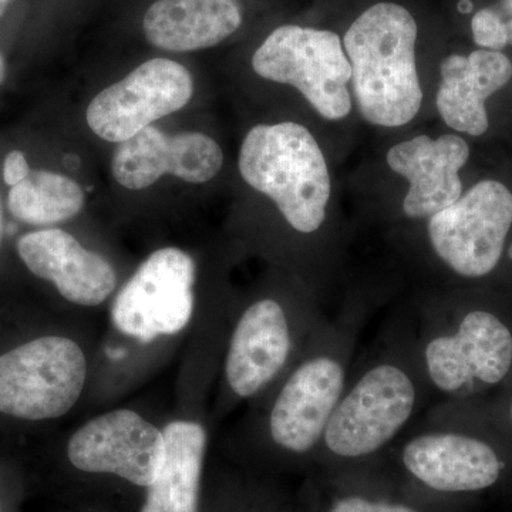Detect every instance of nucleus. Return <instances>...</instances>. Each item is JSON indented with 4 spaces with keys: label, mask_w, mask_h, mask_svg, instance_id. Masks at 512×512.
<instances>
[{
    "label": "nucleus",
    "mask_w": 512,
    "mask_h": 512,
    "mask_svg": "<svg viewBox=\"0 0 512 512\" xmlns=\"http://www.w3.org/2000/svg\"><path fill=\"white\" fill-rule=\"evenodd\" d=\"M235 302L205 298L185 249L151 252L107 306L82 410L117 402L177 356V404L210 402Z\"/></svg>",
    "instance_id": "obj_1"
},
{
    "label": "nucleus",
    "mask_w": 512,
    "mask_h": 512,
    "mask_svg": "<svg viewBox=\"0 0 512 512\" xmlns=\"http://www.w3.org/2000/svg\"><path fill=\"white\" fill-rule=\"evenodd\" d=\"M367 319L362 302L348 303L330 318L289 372L245 406L225 433L229 457L266 470L315 463Z\"/></svg>",
    "instance_id": "obj_2"
},
{
    "label": "nucleus",
    "mask_w": 512,
    "mask_h": 512,
    "mask_svg": "<svg viewBox=\"0 0 512 512\" xmlns=\"http://www.w3.org/2000/svg\"><path fill=\"white\" fill-rule=\"evenodd\" d=\"M389 319L372 346L356 356L316 464L343 471L376 463L433 406L409 319Z\"/></svg>",
    "instance_id": "obj_3"
},
{
    "label": "nucleus",
    "mask_w": 512,
    "mask_h": 512,
    "mask_svg": "<svg viewBox=\"0 0 512 512\" xmlns=\"http://www.w3.org/2000/svg\"><path fill=\"white\" fill-rule=\"evenodd\" d=\"M329 320L309 289H262L235 302L212 390V423H221L268 392Z\"/></svg>",
    "instance_id": "obj_4"
},
{
    "label": "nucleus",
    "mask_w": 512,
    "mask_h": 512,
    "mask_svg": "<svg viewBox=\"0 0 512 512\" xmlns=\"http://www.w3.org/2000/svg\"><path fill=\"white\" fill-rule=\"evenodd\" d=\"M164 454L163 421L136 407L99 412L63 440L57 488L70 507L137 512Z\"/></svg>",
    "instance_id": "obj_5"
},
{
    "label": "nucleus",
    "mask_w": 512,
    "mask_h": 512,
    "mask_svg": "<svg viewBox=\"0 0 512 512\" xmlns=\"http://www.w3.org/2000/svg\"><path fill=\"white\" fill-rule=\"evenodd\" d=\"M407 319L433 406L456 404L510 377L512 326L493 309L430 293Z\"/></svg>",
    "instance_id": "obj_6"
},
{
    "label": "nucleus",
    "mask_w": 512,
    "mask_h": 512,
    "mask_svg": "<svg viewBox=\"0 0 512 512\" xmlns=\"http://www.w3.org/2000/svg\"><path fill=\"white\" fill-rule=\"evenodd\" d=\"M101 328L76 316L0 353V416L42 423L82 410Z\"/></svg>",
    "instance_id": "obj_7"
},
{
    "label": "nucleus",
    "mask_w": 512,
    "mask_h": 512,
    "mask_svg": "<svg viewBox=\"0 0 512 512\" xmlns=\"http://www.w3.org/2000/svg\"><path fill=\"white\" fill-rule=\"evenodd\" d=\"M417 33L412 13L392 2L370 6L346 32L343 49L352 67L353 94L367 123L403 127L419 114Z\"/></svg>",
    "instance_id": "obj_8"
},
{
    "label": "nucleus",
    "mask_w": 512,
    "mask_h": 512,
    "mask_svg": "<svg viewBox=\"0 0 512 512\" xmlns=\"http://www.w3.org/2000/svg\"><path fill=\"white\" fill-rule=\"evenodd\" d=\"M245 183L274 202L296 238L322 237L329 221L332 181L316 138L302 124H259L244 138L238 158Z\"/></svg>",
    "instance_id": "obj_9"
},
{
    "label": "nucleus",
    "mask_w": 512,
    "mask_h": 512,
    "mask_svg": "<svg viewBox=\"0 0 512 512\" xmlns=\"http://www.w3.org/2000/svg\"><path fill=\"white\" fill-rule=\"evenodd\" d=\"M252 69L269 82L295 87L325 120H343L352 111V67L338 33L281 26L256 49Z\"/></svg>",
    "instance_id": "obj_10"
},
{
    "label": "nucleus",
    "mask_w": 512,
    "mask_h": 512,
    "mask_svg": "<svg viewBox=\"0 0 512 512\" xmlns=\"http://www.w3.org/2000/svg\"><path fill=\"white\" fill-rule=\"evenodd\" d=\"M387 454L412 483L433 494L493 487L505 466L493 443L430 414H424Z\"/></svg>",
    "instance_id": "obj_11"
},
{
    "label": "nucleus",
    "mask_w": 512,
    "mask_h": 512,
    "mask_svg": "<svg viewBox=\"0 0 512 512\" xmlns=\"http://www.w3.org/2000/svg\"><path fill=\"white\" fill-rule=\"evenodd\" d=\"M512 229V192L495 180L480 181L450 207L426 221L430 254L461 279L493 274Z\"/></svg>",
    "instance_id": "obj_12"
},
{
    "label": "nucleus",
    "mask_w": 512,
    "mask_h": 512,
    "mask_svg": "<svg viewBox=\"0 0 512 512\" xmlns=\"http://www.w3.org/2000/svg\"><path fill=\"white\" fill-rule=\"evenodd\" d=\"M192 93L194 80L183 64L148 60L90 101L87 124L96 136L120 144L183 109Z\"/></svg>",
    "instance_id": "obj_13"
},
{
    "label": "nucleus",
    "mask_w": 512,
    "mask_h": 512,
    "mask_svg": "<svg viewBox=\"0 0 512 512\" xmlns=\"http://www.w3.org/2000/svg\"><path fill=\"white\" fill-rule=\"evenodd\" d=\"M16 251L30 274L55 288L69 308L92 312L109 306L120 288L116 266L62 228H43L18 239Z\"/></svg>",
    "instance_id": "obj_14"
},
{
    "label": "nucleus",
    "mask_w": 512,
    "mask_h": 512,
    "mask_svg": "<svg viewBox=\"0 0 512 512\" xmlns=\"http://www.w3.org/2000/svg\"><path fill=\"white\" fill-rule=\"evenodd\" d=\"M222 164L220 144L207 134L190 131L171 137L150 126L120 143L111 170L127 190H144L165 174L185 183L204 184L220 173Z\"/></svg>",
    "instance_id": "obj_15"
},
{
    "label": "nucleus",
    "mask_w": 512,
    "mask_h": 512,
    "mask_svg": "<svg viewBox=\"0 0 512 512\" xmlns=\"http://www.w3.org/2000/svg\"><path fill=\"white\" fill-rule=\"evenodd\" d=\"M163 421L165 454L137 512H201L210 460V409L178 410Z\"/></svg>",
    "instance_id": "obj_16"
},
{
    "label": "nucleus",
    "mask_w": 512,
    "mask_h": 512,
    "mask_svg": "<svg viewBox=\"0 0 512 512\" xmlns=\"http://www.w3.org/2000/svg\"><path fill=\"white\" fill-rule=\"evenodd\" d=\"M470 158L463 137L443 134L439 138L417 136L394 144L386 156L393 173L406 178L402 212L410 221H427L450 207L463 195L460 170Z\"/></svg>",
    "instance_id": "obj_17"
},
{
    "label": "nucleus",
    "mask_w": 512,
    "mask_h": 512,
    "mask_svg": "<svg viewBox=\"0 0 512 512\" xmlns=\"http://www.w3.org/2000/svg\"><path fill=\"white\" fill-rule=\"evenodd\" d=\"M436 106L441 120L457 133L480 137L490 127L485 101L512 79V62L503 52L478 49L451 55L440 66Z\"/></svg>",
    "instance_id": "obj_18"
},
{
    "label": "nucleus",
    "mask_w": 512,
    "mask_h": 512,
    "mask_svg": "<svg viewBox=\"0 0 512 512\" xmlns=\"http://www.w3.org/2000/svg\"><path fill=\"white\" fill-rule=\"evenodd\" d=\"M241 25L238 0H157L143 20L148 42L167 52L220 45Z\"/></svg>",
    "instance_id": "obj_19"
},
{
    "label": "nucleus",
    "mask_w": 512,
    "mask_h": 512,
    "mask_svg": "<svg viewBox=\"0 0 512 512\" xmlns=\"http://www.w3.org/2000/svg\"><path fill=\"white\" fill-rule=\"evenodd\" d=\"M8 207L13 217L23 224L52 227L82 212L84 192L66 175L32 171L26 180L12 187Z\"/></svg>",
    "instance_id": "obj_20"
},
{
    "label": "nucleus",
    "mask_w": 512,
    "mask_h": 512,
    "mask_svg": "<svg viewBox=\"0 0 512 512\" xmlns=\"http://www.w3.org/2000/svg\"><path fill=\"white\" fill-rule=\"evenodd\" d=\"M201 512H289L258 481L227 477L208 463Z\"/></svg>",
    "instance_id": "obj_21"
},
{
    "label": "nucleus",
    "mask_w": 512,
    "mask_h": 512,
    "mask_svg": "<svg viewBox=\"0 0 512 512\" xmlns=\"http://www.w3.org/2000/svg\"><path fill=\"white\" fill-rule=\"evenodd\" d=\"M325 512H423L412 501L392 500V498L376 497L349 491L333 498Z\"/></svg>",
    "instance_id": "obj_22"
},
{
    "label": "nucleus",
    "mask_w": 512,
    "mask_h": 512,
    "mask_svg": "<svg viewBox=\"0 0 512 512\" xmlns=\"http://www.w3.org/2000/svg\"><path fill=\"white\" fill-rule=\"evenodd\" d=\"M471 32L480 49L501 52L510 45L503 19L494 8L478 10L471 20Z\"/></svg>",
    "instance_id": "obj_23"
},
{
    "label": "nucleus",
    "mask_w": 512,
    "mask_h": 512,
    "mask_svg": "<svg viewBox=\"0 0 512 512\" xmlns=\"http://www.w3.org/2000/svg\"><path fill=\"white\" fill-rule=\"evenodd\" d=\"M30 173H32V170H30L25 154L19 150L10 151L5 158V163H3V180H5V183L9 187H15V185L26 180Z\"/></svg>",
    "instance_id": "obj_24"
},
{
    "label": "nucleus",
    "mask_w": 512,
    "mask_h": 512,
    "mask_svg": "<svg viewBox=\"0 0 512 512\" xmlns=\"http://www.w3.org/2000/svg\"><path fill=\"white\" fill-rule=\"evenodd\" d=\"M500 18L503 19L505 30H507L508 43L512 45V0H500L494 6Z\"/></svg>",
    "instance_id": "obj_25"
},
{
    "label": "nucleus",
    "mask_w": 512,
    "mask_h": 512,
    "mask_svg": "<svg viewBox=\"0 0 512 512\" xmlns=\"http://www.w3.org/2000/svg\"><path fill=\"white\" fill-rule=\"evenodd\" d=\"M67 512H114V511L100 510V508H93V507H70V510Z\"/></svg>",
    "instance_id": "obj_26"
},
{
    "label": "nucleus",
    "mask_w": 512,
    "mask_h": 512,
    "mask_svg": "<svg viewBox=\"0 0 512 512\" xmlns=\"http://www.w3.org/2000/svg\"><path fill=\"white\" fill-rule=\"evenodd\" d=\"M6 76V66L5 62H3V57L0 55V84L3 83V80H5Z\"/></svg>",
    "instance_id": "obj_27"
},
{
    "label": "nucleus",
    "mask_w": 512,
    "mask_h": 512,
    "mask_svg": "<svg viewBox=\"0 0 512 512\" xmlns=\"http://www.w3.org/2000/svg\"><path fill=\"white\" fill-rule=\"evenodd\" d=\"M10 2H12V0H0V18L5 15L6 9H8Z\"/></svg>",
    "instance_id": "obj_28"
},
{
    "label": "nucleus",
    "mask_w": 512,
    "mask_h": 512,
    "mask_svg": "<svg viewBox=\"0 0 512 512\" xmlns=\"http://www.w3.org/2000/svg\"><path fill=\"white\" fill-rule=\"evenodd\" d=\"M507 419L508 423H510L511 429H512V396L510 399V402L507 404Z\"/></svg>",
    "instance_id": "obj_29"
},
{
    "label": "nucleus",
    "mask_w": 512,
    "mask_h": 512,
    "mask_svg": "<svg viewBox=\"0 0 512 512\" xmlns=\"http://www.w3.org/2000/svg\"><path fill=\"white\" fill-rule=\"evenodd\" d=\"M2 232H3V217H2V207H0V242H2Z\"/></svg>",
    "instance_id": "obj_30"
},
{
    "label": "nucleus",
    "mask_w": 512,
    "mask_h": 512,
    "mask_svg": "<svg viewBox=\"0 0 512 512\" xmlns=\"http://www.w3.org/2000/svg\"><path fill=\"white\" fill-rule=\"evenodd\" d=\"M0 512H3V504H2V500H0Z\"/></svg>",
    "instance_id": "obj_31"
}]
</instances>
